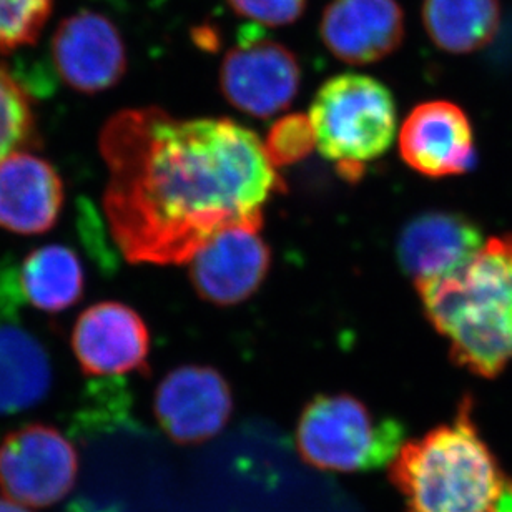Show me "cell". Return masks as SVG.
Here are the masks:
<instances>
[{
	"label": "cell",
	"mask_w": 512,
	"mask_h": 512,
	"mask_svg": "<svg viewBox=\"0 0 512 512\" xmlns=\"http://www.w3.org/2000/svg\"><path fill=\"white\" fill-rule=\"evenodd\" d=\"M451 360L481 378L512 361V235L491 238L451 275L416 285Z\"/></svg>",
	"instance_id": "7a4b0ae2"
},
{
	"label": "cell",
	"mask_w": 512,
	"mask_h": 512,
	"mask_svg": "<svg viewBox=\"0 0 512 512\" xmlns=\"http://www.w3.org/2000/svg\"><path fill=\"white\" fill-rule=\"evenodd\" d=\"M65 188L59 172L34 153L19 150L0 162V228L42 235L59 222Z\"/></svg>",
	"instance_id": "9a60e30c"
},
{
	"label": "cell",
	"mask_w": 512,
	"mask_h": 512,
	"mask_svg": "<svg viewBox=\"0 0 512 512\" xmlns=\"http://www.w3.org/2000/svg\"><path fill=\"white\" fill-rule=\"evenodd\" d=\"M0 512H30L25 506L10 501V499L0 498Z\"/></svg>",
	"instance_id": "d4e9b609"
},
{
	"label": "cell",
	"mask_w": 512,
	"mask_h": 512,
	"mask_svg": "<svg viewBox=\"0 0 512 512\" xmlns=\"http://www.w3.org/2000/svg\"><path fill=\"white\" fill-rule=\"evenodd\" d=\"M24 301L19 285V268L10 265L9 261L0 260V325L19 321Z\"/></svg>",
	"instance_id": "603a6c76"
},
{
	"label": "cell",
	"mask_w": 512,
	"mask_h": 512,
	"mask_svg": "<svg viewBox=\"0 0 512 512\" xmlns=\"http://www.w3.org/2000/svg\"><path fill=\"white\" fill-rule=\"evenodd\" d=\"M494 512H512V483L508 481L503 494L499 496L498 504L494 508Z\"/></svg>",
	"instance_id": "cb8c5ba5"
},
{
	"label": "cell",
	"mask_w": 512,
	"mask_h": 512,
	"mask_svg": "<svg viewBox=\"0 0 512 512\" xmlns=\"http://www.w3.org/2000/svg\"><path fill=\"white\" fill-rule=\"evenodd\" d=\"M503 19L499 0H424L423 24L438 49L466 55L484 49Z\"/></svg>",
	"instance_id": "e0dca14e"
},
{
	"label": "cell",
	"mask_w": 512,
	"mask_h": 512,
	"mask_svg": "<svg viewBox=\"0 0 512 512\" xmlns=\"http://www.w3.org/2000/svg\"><path fill=\"white\" fill-rule=\"evenodd\" d=\"M263 145L275 168L303 162L316 147L315 133L308 115L290 114L276 120Z\"/></svg>",
	"instance_id": "44dd1931"
},
{
	"label": "cell",
	"mask_w": 512,
	"mask_h": 512,
	"mask_svg": "<svg viewBox=\"0 0 512 512\" xmlns=\"http://www.w3.org/2000/svg\"><path fill=\"white\" fill-rule=\"evenodd\" d=\"M389 479L403 496L404 512H494L508 484L479 436L469 398L453 423L401 446Z\"/></svg>",
	"instance_id": "3957f363"
},
{
	"label": "cell",
	"mask_w": 512,
	"mask_h": 512,
	"mask_svg": "<svg viewBox=\"0 0 512 512\" xmlns=\"http://www.w3.org/2000/svg\"><path fill=\"white\" fill-rule=\"evenodd\" d=\"M320 35L336 59L375 64L403 44L404 12L398 0H331L321 17Z\"/></svg>",
	"instance_id": "5bb4252c"
},
{
	"label": "cell",
	"mask_w": 512,
	"mask_h": 512,
	"mask_svg": "<svg viewBox=\"0 0 512 512\" xmlns=\"http://www.w3.org/2000/svg\"><path fill=\"white\" fill-rule=\"evenodd\" d=\"M153 413L173 443H207L232 418V388L212 366H178L158 383Z\"/></svg>",
	"instance_id": "ba28073f"
},
{
	"label": "cell",
	"mask_w": 512,
	"mask_h": 512,
	"mask_svg": "<svg viewBox=\"0 0 512 512\" xmlns=\"http://www.w3.org/2000/svg\"><path fill=\"white\" fill-rule=\"evenodd\" d=\"M484 243L483 230L463 213L431 210L404 225L396 256L401 270L419 285L459 270Z\"/></svg>",
	"instance_id": "4fadbf2b"
},
{
	"label": "cell",
	"mask_w": 512,
	"mask_h": 512,
	"mask_svg": "<svg viewBox=\"0 0 512 512\" xmlns=\"http://www.w3.org/2000/svg\"><path fill=\"white\" fill-rule=\"evenodd\" d=\"M260 230L248 225L227 228L188 261L190 281L202 300L235 306L260 290L271 268V250Z\"/></svg>",
	"instance_id": "30bf717a"
},
{
	"label": "cell",
	"mask_w": 512,
	"mask_h": 512,
	"mask_svg": "<svg viewBox=\"0 0 512 512\" xmlns=\"http://www.w3.org/2000/svg\"><path fill=\"white\" fill-rule=\"evenodd\" d=\"M70 343L84 375L109 378L148 371L147 323L119 301H102L82 311Z\"/></svg>",
	"instance_id": "7c38bea8"
},
{
	"label": "cell",
	"mask_w": 512,
	"mask_h": 512,
	"mask_svg": "<svg viewBox=\"0 0 512 512\" xmlns=\"http://www.w3.org/2000/svg\"><path fill=\"white\" fill-rule=\"evenodd\" d=\"M399 155L429 178L464 175L476 167L471 120L459 105L431 100L414 107L399 130Z\"/></svg>",
	"instance_id": "8fae6325"
},
{
	"label": "cell",
	"mask_w": 512,
	"mask_h": 512,
	"mask_svg": "<svg viewBox=\"0 0 512 512\" xmlns=\"http://www.w3.org/2000/svg\"><path fill=\"white\" fill-rule=\"evenodd\" d=\"M37 142V122L30 97L0 65V162Z\"/></svg>",
	"instance_id": "d6986e66"
},
{
	"label": "cell",
	"mask_w": 512,
	"mask_h": 512,
	"mask_svg": "<svg viewBox=\"0 0 512 512\" xmlns=\"http://www.w3.org/2000/svg\"><path fill=\"white\" fill-rule=\"evenodd\" d=\"M79 456L74 444L47 424H29L0 443V491L25 508H49L74 488Z\"/></svg>",
	"instance_id": "8992f818"
},
{
	"label": "cell",
	"mask_w": 512,
	"mask_h": 512,
	"mask_svg": "<svg viewBox=\"0 0 512 512\" xmlns=\"http://www.w3.org/2000/svg\"><path fill=\"white\" fill-rule=\"evenodd\" d=\"M49 353L20 321L0 325V416L42 403L52 388Z\"/></svg>",
	"instance_id": "2e32d148"
},
{
	"label": "cell",
	"mask_w": 512,
	"mask_h": 512,
	"mask_svg": "<svg viewBox=\"0 0 512 512\" xmlns=\"http://www.w3.org/2000/svg\"><path fill=\"white\" fill-rule=\"evenodd\" d=\"M50 50L60 79L80 94L112 89L127 72V47L120 30L99 12L80 10L62 20Z\"/></svg>",
	"instance_id": "9c48e42d"
},
{
	"label": "cell",
	"mask_w": 512,
	"mask_h": 512,
	"mask_svg": "<svg viewBox=\"0 0 512 512\" xmlns=\"http://www.w3.org/2000/svg\"><path fill=\"white\" fill-rule=\"evenodd\" d=\"M52 7L54 0H0V54L34 44Z\"/></svg>",
	"instance_id": "ffe728a7"
},
{
	"label": "cell",
	"mask_w": 512,
	"mask_h": 512,
	"mask_svg": "<svg viewBox=\"0 0 512 512\" xmlns=\"http://www.w3.org/2000/svg\"><path fill=\"white\" fill-rule=\"evenodd\" d=\"M220 92L228 104L256 119L290 109L300 92L296 55L275 40H242L220 65Z\"/></svg>",
	"instance_id": "52a82bcc"
},
{
	"label": "cell",
	"mask_w": 512,
	"mask_h": 512,
	"mask_svg": "<svg viewBox=\"0 0 512 512\" xmlns=\"http://www.w3.org/2000/svg\"><path fill=\"white\" fill-rule=\"evenodd\" d=\"M99 148L110 235L133 265H183L227 228H261L266 203L286 190L261 138L235 120L122 110Z\"/></svg>",
	"instance_id": "6da1fadb"
},
{
	"label": "cell",
	"mask_w": 512,
	"mask_h": 512,
	"mask_svg": "<svg viewBox=\"0 0 512 512\" xmlns=\"http://www.w3.org/2000/svg\"><path fill=\"white\" fill-rule=\"evenodd\" d=\"M403 423L376 416L351 394H318L296 424L300 458L311 468L335 473H368L391 464L404 444Z\"/></svg>",
	"instance_id": "5b68a950"
},
{
	"label": "cell",
	"mask_w": 512,
	"mask_h": 512,
	"mask_svg": "<svg viewBox=\"0 0 512 512\" xmlns=\"http://www.w3.org/2000/svg\"><path fill=\"white\" fill-rule=\"evenodd\" d=\"M238 15L260 24L280 27L300 19L308 0H227Z\"/></svg>",
	"instance_id": "7402d4cb"
},
{
	"label": "cell",
	"mask_w": 512,
	"mask_h": 512,
	"mask_svg": "<svg viewBox=\"0 0 512 512\" xmlns=\"http://www.w3.org/2000/svg\"><path fill=\"white\" fill-rule=\"evenodd\" d=\"M316 148L341 177L356 182L368 163L388 152L396 137L398 107L391 90L363 74L326 80L311 102Z\"/></svg>",
	"instance_id": "277c9868"
},
{
	"label": "cell",
	"mask_w": 512,
	"mask_h": 512,
	"mask_svg": "<svg viewBox=\"0 0 512 512\" xmlns=\"http://www.w3.org/2000/svg\"><path fill=\"white\" fill-rule=\"evenodd\" d=\"M24 300L45 313H60L79 303L85 290L82 261L64 245H45L19 266Z\"/></svg>",
	"instance_id": "ac0fdd59"
}]
</instances>
